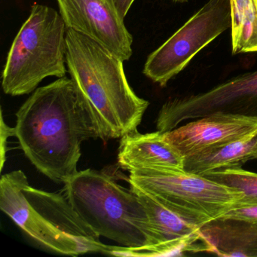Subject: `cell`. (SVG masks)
Wrapping results in <instances>:
<instances>
[{"mask_svg": "<svg viewBox=\"0 0 257 257\" xmlns=\"http://www.w3.org/2000/svg\"><path fill=\"white\" fill-rule=\"evenodd\" d=\"M16 118V137L25 156L57 183L78 172L82 142L97 139L77 86L67 76L37 88Z\"/></svg>", "mask_w": 257, "mask_h": 257, "instance_id": "1", "label": "cell"}, {"mask_svg": "<svg viewBox=\"0 0 257 257\" xmlns=\"http://www.w3.org/2000/svg\"><path fill=\"white\" fill-rule=\"evenodd\" d=\"M67 67L96 136L106 142L138 131L150 103L127 82L123 61L89 37L67 28Z\"/></svg>", "mask_w": 257, "mask_h": 257, "instance_id": "2", "label": "cell"}, {"mask_svg": "<svg viewBox=\"0 0 257 257\" xmlns=\"http://www.w3.org/2000/svg\"><path fill=\"white\" fill-rule=\"evenodd\" d=\"M67 199L100 237L119 246L108 254L156 256L158 241L145 207L138 197L107 174L95 170L78 171L64 183Z\"/></svg>", "mask_w": 257, "mask_h": 257, "instance_id": "3", "label": "cell"}, {"mask_svg": "<svg viewBox=\"0 0 257 257\" xmlns=\"http://www.w3.org/2000/svg\"><path fill=\"white\" fill-rule=\"evenodd\" d=\"M67 28L62 16L46 6L34 4L15 38L3 73L4 93L30 94L49 76H66Z\"/></svg>", "mask_w": 257, "mask_h": 257, "instance_id": "4", "label": "cell"}, {"mask_svg": "<svg viewBox=\"0 0 257 257\" xmlns=\"http://www.w3.org/2000/svg\"><path fill=\"white\" fill-rule=\"evenodd\" d=\"M129 172L130 185L198 228L226 213L244 195L234 188L184 170L147 168Z\"/></svg>", "mask_w": 257, "mask_h": 257, "instance_id": "5", "label": "cell"}, {"mask_svg": "<svg viewBox=\"0 0 257 257\" xmlns=\"http://www.w3.org/2000/svg\"><path fill=\"white\" fill-rule=\"evenodd\" d=\"M231 22L230 0H208L149 55L143 73L161 87L166 86L200 51L231 28Z\"/></svg>", "mask_w": 257, "mask_h": 257, "instance_id": "6", "label": "cell"}, {"mask_svg": "<svg viewBox=\"0 0 257 257\" xmlns=\"http://www.w3.org/2000/svg\"><path fill=\"white\" fill-rule=\"evenodd\" d=\"M214 113L257 117V70L239 75L204 92L168 100L159 110L156 128L165 133L187 120Z\"/></svg>", "mask_w": 257, "mask_h": 257, "instance_id": "7", "label": "cell"}, {"mask_svg": "<svg viewBox=\"0 0 257 257\" xmlns=\"http://www.w3.org/2000/svg\"><path fill=\"white\" fill-rule=\"evenodd\" d=\"M67 28L104 46L121 61L132 55L133 37L109 0H57Z\"/></svg>", "mask_w": 257, "mask_h": 257, "instance_id": "8", "label": "cell"}, {"mask_svg": "<svg viewBox=\"0 0 257 257\" xmlns=\"http://www.w3.org/2000/svg\"><path fill=\"white\" fill-rule=\"evenodd\" d=\"M257 130V117L214 113L179 125L165 135L183 157L243 138Z\"/></svg>", "mask_w": 257, "mask_h": 257, "instance_id": "9", "label": "cell"}, {"mask_svg": "<svg viewBox=\"0 0 257 257\" xmlns=\"http://www.w3.org/2000/svg\"><path fill=\"white\" fill-rule=\"evenodd\" d=\"M22 191L49 228L73 245L79 255L92 252L108 254L111 246L100 241V236L76 213L65 195L32 187L27 177Z\"/></svg>", "mask_w": 257, "mask_h": 257, "instance_id": "10", "label": "cell"}, {"mask_svg": "<svg viewBox=\"0 0 257 257\" xmlns=\"http://www.w3.org/2000/svg\"><path fill=\"white\" fill-rule=\"evenodd\" d=\"M210 252L257 257V202L240 199L226 213L200 227Z\"/></svg>", "mask_w": 257, "mask_h": 257, "instance_id": "11", "label": "cell"}, {"mask_svg": "<svg viewBox=\"0 0 257 257\" xmlns=\"http://www.w3.org/2000/svg\"><path fill=\"white\" fill-rule=\"evenodd\" d=\"M23 171L4 174L0 180V208L24 231L45 247L64 255H78L76 248L49 228L22 191Z\"/></svg>", "mask_w": 257, "mask_h": 257, "instance_id": "12", "label": "cell"}, {"mask_svg": "<svg viewBox=\"0 0 257 257\" xmlns=\"http://www.w3.org/2000/svg\"><path fill=\"white\" fill-rule=\"evenodd\" d=\"M131 190L138 197L147 210L157 239L156 256L210 252L198 227L188 223L136 186L131 185Z\"/></svg>", "mask_w": 257, "mask_h": 257, "instance_id": "13", "label": "cell"}, {"mask_svg": "<svg viewBox=\"0 0 257 257\" xmlns=\"http://www.w3.org/2000/svg\"><path fill=\"white\" fill-rule=\"evenodd\" d=\"M118 163L126 171L147 168L183 170L184 157L165 138L157 132L141 134L136 132L121 138Z\"/></svg>", "mask_w": 257, "mask_h": 257, "instance_id": "14", "label": "cell"}, {"mask_svg": "<svg viewBox=\"0 0 257 257\" xmlns=\"http://www.w3.org/2000/svg\"><path fill=\"white\" fill-rule=\"evenodd\" d=\"M257 160V130L228 144L184 158L186 172L204 176L225 169L240 168Z\"/></svg>", "mask_w": 257, "mask_h": 257, "instance_id": "15", "label": "cell"}, {"mask_svg": "<svg viewBox=\"0 0 257 257\" xmlns=\"http://www.w3.org/2000/svg\"><path fill=\"white\" fill-rule=\"evenodd\" d=\"M231 52H257V0H230Z\"/></svg>", "mask_w": 257, "mask_h": 257, "instance_id": "16", "label": "cell"}, {"mask_svg": "<svg viewBox=\"0 0 257 257\" xmlns=\"http://www.w3.org/2000/svg\"><path fill=\"white\" fill-rule=\"evenodd\" d=\"M204 177L243 192L242 199L257 202V174L240 168L225 169Z\"/></svg>", "mask_w": 257, "mask_h": 257, "instance_id": "17", "label": "cell"}, {"mask_svg": "<svg viewBox=\"0 0 257 257\" xmlns=\"http://www.w3.org/2000/svg\"><path fill=\"white\" fill-rule=\"evenodd\" d=\"M1 131H0V141H1V170L4 167V164L7 159V141L10 137H16V127H10L7 123L4 121L3 111H1Z\"/></svg>", "mask_w": 257, "mask_h": 257, "instance_id": "18", "label": "cell"}, {"mask_svg": "<svg viewBox=\"0 0 257 257\" xmlns=\"http://www.w3.org/2000/svg\"><path fill=\"white\" fill-rule=\"evenodd\" d=\"M135 1V0H111V2L123 19L127 16L129 10Z\"/></svg>", "mask_w": 257, "mask_h": 257, "instance_id": "19", "label": "cell"}, {"mask_svg": "<svg viewBox=\"0 0 257 257\" xmlns=\"http://www.w3.org/2000/svg\"><path fill=\"white\" fill-rule=\"evenodd\" d=\"M173 1L175 3H180V4L187 2V0H173Z\"/></svg>", "mask_w": 257, "mask_h": 257, "instance_id": "20", "label": "cell"}, {"mask_svg": "<svg viewBox=\"0 0 257 257\" xmlns=\"http://www.w3.org/2000/svg\"><path fill=\"white\" fill-rule=\"evenodd\" d=\"M109 1H110V2H111V0H109ZM111 3H112V2H111Z\"/></svg>", "mask_w": 257, "mask_h": 257, "instance_id": "21", "label": "cell"}]
</instances>
